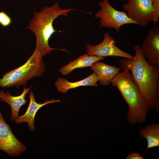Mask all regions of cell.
<instances>
[{"label":"cell","instance_id":"cell-1","mask_svg":"<svg viewBox=\"0 0 159 159\" xmlns=\"http://www.w3.org/2000/svg\"><path fill=\"white\" fill-rule=\"evenodd\" d=\"M135 54L133 58H124L119 61L120 68L130 70L132 78L139 87L150 109L159 113V98L157 89L159 84V66L150 64L143 55L141 46H134Z\"/></svg>","mask_w":159,"mask_h":159},{"label":"cell","instance_id":"cell-2","mask_svg":"<svg viewBox=\"0 0 159 159\" xmlns=\"http://www.w3.org/2000/svg\"><path fill=\"white\" fill-rule=\"evenodd\" d=\"M110 82L118 89L128 105V122L133 124L145 122L150 108L130 71L125 69L119 72Z\"/></svg>","mask_w":159,"mask_h":159},{"label":"cell","instance_id":"cell-3","mask_svg":"<svg viewBox=\"0 0 159 159\" xmlns=\"http://www.w3.org/2000/svg\"><path fill=\"white\" fill-rule=\"evenodd\" d=\"M76 9L69 8L62 9L58 2L51 7L47 6L41 11L34 13V16L26 28L31 30L34 34L36 39L35 50L44 56L51 53L54 50L59 49L66 51L64 49L53 48L50 47L49 39L55 32L59 31L55 30L53 26L54 20L60 16L67 17L68 13Z\"/></svg>","mask_w":159,"mask_h":159},{"label":"cell","instance_id":"cell-4","mask_svg":"<svg viewBox=\"0 0 159 159\" xmlns=\"http://www.w3.org/2000/svg\"><path fill=\"white\" fill-rule=\"evenodd\" d=\"M45 71L43 56L35 50L26 62L21 66L5 73L0 78V87L17 88L25 86L26 82L32 78L40 77Z\"/></svg>","mask_w":159,"mask_h":159},{"label":"cell","instance_id":"cell-5","mask_svg":"<svg viewBox=\"0 0 159 159\" xmlns=\"http://www.w3.org/2000/svg\"><path fill=\"white\" fill-rule=\"evenodd\" d=\"M99 5L101 9L97 11L94 17L100 19V28L105 27L112 28L119 32L120 27L124 25H139L136 21L129 18L126 12L115 9L110 4L108 0H103L100 2Z\"/></svg>","mask_w":159,"mask_h":159},{"label":"cell","instance_id":"cell-6","mask_svg":"<svg viewBox=\"0 0 159 159\" xmlns=\"http://www.w3.org/2000/svg\"><path fill=\"white\" fill-rule=\"evenodd\" d=\"M122 8L128 16L145 26L153 21V0H128Z\"/></svg>","mask_w":159,"mask_h":159},{"label":"cell","instance_id":"cell-7","mask_svg":"<svg viewBox=\"0 0 159 159\" xmlns=\"http://www.w3.org/2000/svg\"><path fill=\"white\" fill-rule=\"evenodd\" d=\"M0 150L12 157L19 156L27 150L25 145L14 136L0 112Z\"/></svg>","mask_w":159,"mask_h":159},{"label":"cell","instance_id":"cell-8","mask_svg":"<svg viewBox=\"0 0 159 159\" xmlns=\"http://www.w3.org/2000/svg\"><path fill=\"white\" fill-rule=\"evenodd\" d=\"M115 39L108 32L104 35V39L100 44L94 46L86 44V51L90 55L101 57L110 56L120 57L132 59L134 56L117 47L115 45Z\"/></svg>","mask_w":159,"mask_h":159},{"label":"cell","instance_id":"cell-9","mask_svg":"<svg viewBox=\"0 0 159 159\" xmlns=\"http://www.w3.org/2000/svg\"><path fill=\"white\" fill-rule=\"evenodd\" d=\"M141 49L149 64L159 66V29L156 23L154 22Z\"/></svg>","mask_w":159,"mask_h":159},{"label":"cell","instance_id":"cell-10","mask_svg":"<svg viewBox=\"0 0 159 159\" xmlns=\"http://www.w3.org/2000/svg\"><path fill=\"white\" fill-rule=\"evenodd\" d=\"M29 103L26 112L23 115L19 116L14 121L16 124H19L23 122L28 124L30 131H34L35 129L34 118L36 114L41 107L49 103H52L60 102V99L55 100H46L43 103L37 102L35 100L33 91H29Z\"/></svg>","mask_w":159,"mask_h":159},{"label":"cell","instance_id":"cell-11","mask_svg":"<svg viewBox=\"0 0 159 159\" xmlns=\"http://www.w3.org/2000/svg\"><path fill=\"white\" fill-rule=\"evenodd\" d=\"M33 85L27 88L24 87L23 91L19 95L14 96L9 92L0 91V99L1 101L8 104L11 109V120L14 121L19 116V112L21 107L26 103L27 100L25 99L26 94L28 92Z\"/></svg>","mask_w":159,"mask_h":159},{"label":"cell","instance_id":"cell-12","mask_svg":"<svg viewBox=\"0 0 159 159\" xmlns=\"http://www.w3.org/2000/svg\"><path fill=\"white\" fill-rule=\"evenodd\" d=\"M99 80V78L94 72L85 78L75 82H69L64 78L58 77L55 83V85L58 92L65 94L70 89L82 86H92L98 87L97 82Z\"/></svg>","mask_w":159,"mask_h":159},{"label":"cell","instance_id":"cell-13","mask_svg":"<svg viewBox=\"0 0 159 159\" xmlns=\"http://www.w3.org/2000/svg\"><path fill=\"white\" fill-rule=\"evenodd\" d=\"M90 67L99 78L100 84L104 86L109 85L121 70L120 68L99 61L95 62Z\"/></svg>","mask_w":159,"mask_h":159},{"label":"cell","instance_id":"cell-14","mask_svg":"<svg viewBox=\"0 0 159 159\" xmlns=\"http://www.w3.org/2000/svg\"><path fill=\"white\" fill-rule=\"evenodd\" d=\"M105 57L90 55L88 54L82 55L68 64L62 67L59 71L64 75L67 76L74 69L91 67L95 62L104 59Z\"/></svg>","mask_w":159,"mask_h":159},{"label":"cell","instance_id":"cell-15","mask_svg":"<svg viewBox=\"0 0 159 159\" xmlns=\"http://www.w3.org/2000/svg\"><path fill=\"white\" fill-rule=\"evenodd\" d=\"M139 134L147 140V147L145 152L150 148L159 146V123L148 125L140 130Z\"/></svg>","mask_w":159,"mask_h":159},{"label":"cell","instance_id":"cell-16","mask_svg":"<svg viewBox=\"0 0 159 159\" xmlns=\"http://www.w3.org/2000/svg\"><path fill=\"white\" fill-rule=\"evenodd\" d=\"M12 22V19L7 13L4 11H0V25L6 27L10 25Z\"/></svg>","mask_w":159,"mask_h":159},{"label":"cell","instance_id":"cell-17","mask_svg":"<svg viewBox=\"0 0 159 159\" xmlns=\"http://www.w3.org/2000/svg\"><path fill=\"white\" fill-rule=\"evenodd\" d=\"M153 21L157 23L159 19V0H153Z\"/></svg>","mask_w":159,"mask_h":159},{"label":"cell","instance_id":"cell-18","mask_svg":"<svg viewBox=\"0 0 159 159\" xmlns=\"http://www.w3.org/2000/svg\"><path fill=\"white\" fill-rule=\"evenodd\" d=\"M144 157L140 155L138 153H132L129 154L126 158V159H143Z\"/></svg>","mask_w":159,"mask_h":159},{"label":"cell","instance_id":"cell-19","mask_svg":"<svg viewBox=\"0 0 159 159\" xmlns=\"http://www.w3.org/2000/svg\"><path fill=\"white\" fill-rule=\"evenodd\" d=\"M126 0L128 1V0Z\"/></svg>","mask_w":159,"mask_h":159}]
</instances>
